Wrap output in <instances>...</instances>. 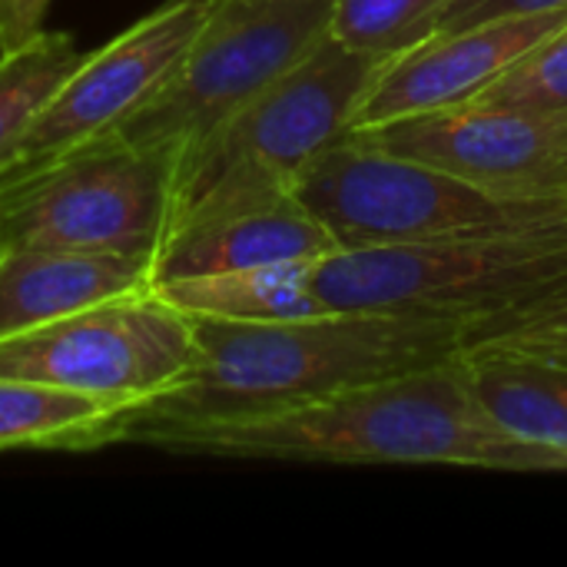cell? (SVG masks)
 Masks as SVG:
<instances>
[{"label":"cell","mask_w":567,"mask_h":567,"mask_svg":"<svg viewBox=\"0 0 567 567\" xmlns=\"http://www.w3.org/2000/svg\"><path fill=\"white\" fill-rule=\"evenodd\" d=\"M216 3L219 0H166L106 47L86 53L23 133L0 183L116 130L173 73Z\"/></svg>","instance_id":"9c48e42d"},{"label":"cell","mask_w":567,"mask_h":567,"mask_svg":"<svg viewBox=\"0 0 567 567\" xmlns=\"http://www.w3.org/2000/svg\"><path fill=\"white\" fill-rule=\"evenodd\" d=\"M292 196L339 249L452 239L567 216V193L485 186L355 136L322 150L299 173Z\"/></svg>","instance_id":"5b68a950"},{"label":"cell","mask_w":567,"mask_h":567,"mask_svg":"<svg viewBox=\"0 0 567 567\" xmlns=\"http://www.w3.org/2000/svg\"><path fill=\"white\" fill-rule=\"evenodd\" d=\"M452 0H336L329 37L352 50L395 56L435 33Z\"/></svg>","instance_id":"ac0fdd59"},{"label":"cell","mask_w":567,"mask_h":567,"mask_svg":"<svg viewBox=\"0 0 567 567\" xmlns=\"http://www.w3.org/2000/svg\"><path fill=\"white\" fill-rule=\"evenodd\" d=\"M498 336H567V302L565 306H555L548 312H538V316H528L515 326H505L485 339H498ZM482 342V339H478ZM475 346V342H472Z\"/></svg>","instance_id":"603a6c76"},{"label":"cell","mask_w":567,"mask_h":567,"mask_svg":"<svg viewBox=\"0 0 567 567\" xmlns=\"http://www.w3.org/2000/svg\"><path fill=\"white\" fill-rule=\"evenodd\" d=\"M462 359L478 402L505 432L567 458V362L492 346Z\"/></svg>","instance_id":"5bb4252c"},{"label":"cell","mask_w":567,"mask_h":567,"mask_svg":"<svg viewBox=\"0 0 567 567\" xmlns=\"http://www.w3.org/2000/svg\"><path fill=\"white\" fill-rule=\"evenodd\" d=\"M153 259L43 246L0 249V339L47 326L86 306L150 292Z\"/></svg>","instance_id":"4fadbf2b"},{"label":"cell","mask_w":567,"mask_h":567,"mask_svg":"<svg viewBox=\"0 0 567 567\" xmlns=\"http://www.w3.org/2000/svg\"><path fill=\"white\" fill-rule=\"evenodd\" d=\"M332 312L468 322V346L567 302V216L429 243L336 249L312 266Z\"/></svg>","instance_id":"3957f363"},{"label":"cell","mask_w":567,"mask_h":567,"mask_svg":"<svg viewBox=\"0 0 567 567\" xmlns=\"http://www.w3.org/2000/svg\"><path fill=\"white\" fill-rule=\"evenodd\" d=\"M336 0H219L173 73L110 136L179 163L329 37Z\"/></svg>","instance_id":"8992f818"},{"label":"cell","mask_w":567,"mask_h":567,"mask_svg":"<svg viewBox=\"0 0 567 567\" xmlns=\"http://www.w3.org/2000/svg\"><path fill=\"white\" fill-rule=\"evenodd\" d=\"M316 262H276L256 269H229L209 276L173 279L153 286L159 299L189 319L286 322L329 316L332 309L312 289Z\"/></svg>","instance_id":"9a60e30c"},{"label":"cell","mask_w":567,"mask_h":567,"mask_svg":"<svg viewBox=\"0 0 567 567\" xmlns=\"http://www.w3.org/2000/svg\"><path fill=\"white\" fill-rule=\"evenodd\" d=\"M146 445L176 455L252 462L567 472L561 452L515 439L485 412L462 355L286 412L163 432Z\"/></svg>","instance_id":"7a4b0ae2"},{"label":"cell","mask_w":567,"mask_h":567,"mask_svg":"<svg viewBox=\"0 0 567 567\" xmlns=\"http://www.w3.org/2000/svg\"><path fill=\"white\" fill-rule=\"evenodd\" d=\"M0 249H3V243H0Z\"/></svg>","instance_id":"cb8c5ba5"},{"label":"cell","mask_w":567,"mask_h":567,"mask_svg":"<svg viewBox=\"0 0 567 567\" xmlns=\"http://www.w3.org/2000/svg\"><path fill=\"white\" fill-rule=\"evenodd\" d=\"M346 136L422 159L429 166H442L485 186L518 193H567V110L475 100Z\"/></svg>","instance_id":"30bf717a"},{"label":"cell","mask_w":567,"mask_h":567,"mask_svg":"<svg viewBox=\"0 0 567 567\" xmlns=\"http://www.w3.org/2000/svg\"><path fill=\"white\" fill-rule=\"evenodd\" d=\"M336 249L332 233L296 196L226 203L169 226L153 259V286L276 262H319Z\"/></svg>","instance_id":"7c38bea8"},{"label":"cell","mask_w":567,"mask_h":567,"mask_svg":"<svg viewBox=\"0 0 567 567\" xmlns=\"http://www.w3.org/2000/svg\"><path fill=\"white\" fill-rule=\"evenodd\" d=\"M565 27L567 10H545L432 33L382 63L349 133L472 103L505 70Z\"/></svg>","instance_id":"8fae6325"},{"label":"cell","mask_w":567,"mask_h":567,"mask_svg":"<svg viewBox=\"0 0 567 567\" xmlns=\"http://www.w3.org/2000/svg\"><path fill=\"white\" fill-rule=\"evenodd\" d=\"M475 346L515 349V352H532V355H545L555 362H567V336H498V339H482ZM475 346H468V349H475Z\"/></svg>","instance_id":"7402d4cb"},{"label":"cell","mask_w":567,"mask_h":567,"mask_svg":"<svg viewBox=\"0 0 567 567\" xmlns=\"http://www.w3.org/2000/svg\"><path fill=\"white\" fill-rule=\"evenodd\" d=\"M196 362L189 375L130 409L116 442H150L286 412L336 392L452 362L468 349V322L412 312H329L286 322L193 319Z\"/></svg>","instance_id":"6da1fadb"},{"label":"cell","mask_w":567,"mask_h":567,"mask_svg":"<svg viewBox=\"0 0 567 567\" xmlns=\"http://www.w3.org/2000/svg\"><path fill=\"white\" fill-rule=\"evenodd\" d=\"M385 60L336 37L312 47L179 163L173 223L226 203L292 196L299 173L349 133Z\"/></svg>","instance_id":"277c9868"},{"label":"cell","mask_w":567,"mask_h":567,"mask_svg":"<svg viewBox=\"0 0 567 567\" xmlns=\"http://www.w3.org/2000/svg\"><path fill=\"white\" fill-rule=\"evenodd\" d=\"M475 100L502 106L567 110V27L535 47L528 56H522Z\"/></svg>","instance_id":"d6986e66"},{"label":"cell","mask_w":567,"mask_h":567,"mask_svg":"<svg viewBox=\"0 0 567 567\" xmlns=\"http://www.w3.org/2000/svg\"><path fill=\"white\" fill-rule=\"evenodd\" d=\"M193 362V319L156 289L116 296L0 339V379L83 392L130 409L176 389Z\"/></svg>","instance_id":"ba28073f"},{"label":"cell","mask_w":567,"mask_h":567,"mask_svg":"<svg viewBox=\"0 0 567 567\" xmlns=\"http://www.w3.org/2000/svg\"><path fill=\"white\" fill-rule=\"evenodd\" d=\"M545 10H567V0H452L435 27V33L462 30L472 23L518 17V13H545Z\"/></svg>","instance_id":"ffe728a7"},{"label":"cell","mask_w":567,"mask_h":567,"mask_svg":"<svg viewBox=\"0 0 567 567\" xmlns=\"http://www.w3.org/2000/svg\"><path fill=\"white\" fill-rule=\"evenodd\" d=\"M176 199V159L116 136L0 183V243L156 259Z\"/></svg>","instance_id":"52a82bcc"},{"label":"cell","mask_w":567,"mask_h":567,"mask_svg":"<svg viewBox=\"0 0 567 567\" xmlns=\"http://www.w3.org/2000/svg\"><path fill=\"white\" fill-rule=\"evenodd\" d=\"M53 0H0V53L23 47L43 33V20Z\"/></svg>","instance_id":"44dd1931"},{"label":"cell","mask_w":567,"mask_h":567,"mask_svg":"<svg viewBox=\"0 0 567 567\" xmlns=\"http://www.w3.org/2000/svg\"><path fill=\"white\" fill-rule=\"evenodd\" d=\"M83 56L86 53L76 50L63 30H43L23 47L0 53V176L7 173L23 133Z\"/></svg>","instance_id":"e0dca14e"},{"label":"cell","mask_w":567,"mask_h":567,"mask_svg":"<svg viewBox=\"0 0 567 567\" xmlns=\"http://www.w3.org/2000/svg\"><path fill=\"white\" fill-rule=\"evenodd\" d=\"M123 402L66 392L23 379H0V452H90L116 442Z\"/></svg>","instance_id":"2e32d148"}]
</instances>
